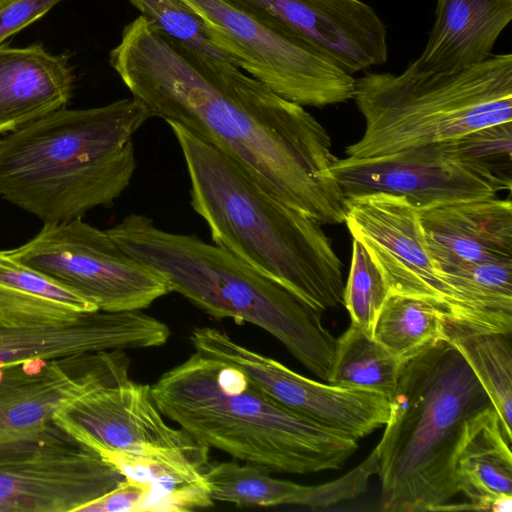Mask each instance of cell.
<instances>
[{
  "label": "cell",
  "instance_id": "obj_10",
  "mask_svg": "<svg viewBox=\"0 0 512 512\" xmlns=\"http://www.w3.org/2000/svg\"><path fill=\"white\" fill-rule=\"evenodd\" d=\"M345 224L381 271L390 293L427 301L443 315L449 339L493 332L443 280L428 250L418 209L385 193L346 198Z\"/></svg>",
  "mask_w": 512,
  "mask_h": 512
},
{
  "label": "cell",
  "instance_id": "obj_21",
  "mask_svg": "<svg viewBox=\"0 0 512 512\" xmlns=\"http://www.w3.org/2000/svg\"><path fill=\"white\" fill-rule=\"evenodd\" d=\"M98 311L73 290L0 250V323L6 326L57 327Z\"/></svg>",
  "mask_w": 512,
  "mask_h": 512
},
{
  "label": "cell",
  "instance_id": "obj_30",
  "mask_svg": "<svg viewBox=\"0 0 512 512\" xmlns=\"http://www.w3.org/2000/svg\"><path fill=\"white\" fill-rule=\"evenodd\" d=\"M142 486L144 494L139 512H190L214 504L204 479L191 481L165 476Z\"/></svg>",
  "mask_w": 512,
  "mask_h": 512
},
{
  "label": "cell",
  "instance_id": "obj_5",
  "mask_svg": "<svg viewBox=\"0 0 512 512\" xmlns=\"http://www.w3.org/2000/svg\"><path fill=\"white\" fill-rule=\"evenodd\" d=\"M377 444L380 510L447 511L458 494L455 465L468 424L492 406L450 341L402 364Z\"/></svg>",
  "mask_w": 512,
  "mask_h": 512
},
{
  "label": "cell",
  "instance_id": "obj_31",
  "mask_svg": "<svg viewBox=\"0 0 512 512\" xmlns=\"http://www.w3.org/2000/svg\"><path fill=\"white\" fill-rule=\"evenodd\" d=\"M62 0H16L0 9V44Z\"/></svg>",
  "mask_w": 512,
  "mask_h": 512
},
{
  "label": "cell",
  "instance_id": "obj_14",
  "mask_svg": "<svg viewBox=\"0 0 512 512\" xmlns=\"http://www.w3.org/2000/svg\"><path fill=\"white\" fill-rule=\"evenodd\" d=\"M124 479L56 427L31 449L0 462V512H80Z\"/></svg>",
  "mask_w": 512,
  "mask_h": 512
},
{
  "label": "cell",
  "instance_id": "obj_28",
  "mask_svg": "<svg viewBox=\"0 0 512 512\" xmlns=\"http://www.w3.org/2000/svg\"><path fill=\"white\" fill-rule=\"evenodd\" d=\"M389 294V287L378 266L364 246L353 239L350 270L343 290V304L351 323L374 338L378 315Z\"/></svg>",
  "mask_w": 512,
  "mask_h": 512
},
{
  "label": "cell",
  "instance_id": "obj_12",
  "mask_svg": "<svg viewBox=\"0 0 512 512\" xmlns=\"http://www.w3.org/2000/svg\"><path fill=\"white\" fill-rule=\"evenodd\" d=\"M53 424L94 451L110 450L209 463V448L170 426L157 407L151 385L129 375L103 382L63 405Z\"/></svg>",
  "mask_w": 512,
  "mask_h": 512
},
{
  "label": "cell",
  "instance_id": "obj_17",
  "mask_svg": "<svg viewBox=\"0 0 512 512\" xmlns=\"http://www.w3.org/2000/svg\"><path fill=\"white\" fill-rule=\"evenodd\" d=\"M168 325L141 310L94 311L57 327L19 328L0 323V365L50 360L112 349L164 345Z\"/></svg>",
  "mask_w": 512,
  "mask_h": 512
},
{
  "label": "cell",
  "instance_id": "obj_26",
  "mask_svg": "<svg viewBox=\"0 0 512 512\" xmlns=\"http://www.w3.org/2000/svg\"><path fill=\"white\" fill-rule=\"evenodd\" d=\"M449 341L457 348L480 382L499 417L504 435L511 444V333H476Z\"/></svg>",
  "mask_w": 512,
  "mask_h": 512
},
{
  "label": "cell",
  "instance_id": "obj_22",
  "mask_svg": "<svg viewBox=\"0 0 512 512\" xmlns=\"http://www.w3.org/2000/svg\"><path fill=\"white\" fill-rule=\"evenodd\" d=\"M510 448L492 406L470 421L455 465L457 487L469 500L468 510L493 511L497 500L512 496Z\"/></svg>",
  "mask_w": 512,
  "mask_h": 512
},
{
  "label": "cell",
  "instance_id": "obj_23",
  "mask_svg": "<svg viewBox=\"0 0 512 512\" xmlns=\"http://www.w3.org/2000/svg\"><path fill=\"white\" fill-rule=\"evenodd\" d=\"M374 339L401 363L440 341H449L448 325L431 303L390 293L378 315Z\"/></svg>",
  "mask_w": 512,
  "mask_h": 512
},
{
  "label": "cell",
  "instance_id": "obj_2",
  "mask_svg": "<svg viewBox=\"0 0 512 512\" xmlns=\"http://www.w3.org/2000/svg\"><path fill=\"white\" fill-rule=\"evenodd\" d=\"M190 204L214 244L280 284L312 309L343 303L342 263L321 223L265 192L229 156L175 121Z\"/></svg>",
  "mask_w": 512,
  "mask_h": 512
},
{
  "label": "cell",
  "instance_id": "obj_20",
  "mask_svg": "<svg viewBox=\"0 0 512 512\" xmlns=\"http://www.w3.org/2000/svg\"><path fill=\"white\" fill-rule=\"evenodd\" d=\"M512 19V0H436L427 43L414 60L424 70L456 72L477 65Z\"/></svg>",
  "mask_w": 512,
  "mask_h": 512
},
{
  "label": "cell",
  "instance_id": "obj_1",
  "mask_svg": "<svg viewBox=\"0 0 512 512\" xmlns=\"http://www.w3.org/2000/svg\"><path fill=\"white\" fill-rule=\"evenodd\" d=\"M110 65L151 117L175 121L234 160L270 196L321 224L345 220L327 130L234 63L179 45L142 16Z\"/></svg>",
  "mask_w": 512,
  "mask_h": 512
},
{
  "label": "cell",
  "instance_id": "obj_4",
  "mask_svg": "<svg viewBox=\"0 0 512 512\" xmlns=\"http://www.w3.org/2000/svg\"><path fill=\"white\" fill-rule=\"evenodd\" d=\"M165 418L197 442L271 471L339 470L358 440L310 420L256 386L233 365L197 351L151 385Z\"/></svg>",
  "mask_w": 512,
  "mask_h": 512
},
{
  "label": "cell",
  "instance_id": "obj_8",
  "mask_svg": "<svg viewBox=\"0 0 512 512\" xmlns=\"http://www.w3.org/2000/svg\"><path fill=\"white\" fill-rule=\"evenodd\" d=\"M212 44L279 96L324 107L354 97L355 78L309 43L283 35L226 0H183Z\"/></svg>",
  "mask_w": 512,
  "mask_h": 512
},
{
  "label": "cell",
  "instance_id": "obj_6",
  "mask_svg": "<svg viewBox=\"0 0 512 512\" xmlns=\"http://www.w3.org/2000/svg\"><path fill=\"white\" fill-rule=\"evenodd\" d=\"M106 231L126 254L162 274L171 292L217 320L258 326L328 381L336 338L320 312L286 288L228 250L196 235L163 230L142 214H129Z\"/></svg>",
  "mask_w": 512,
  "mask_h": 512
},
{
  "label": "cell",
  "instance_id": "obj_13",
  "mask_svg": "<svg viewBox=\"0 0 512 512\" xmlns=\"http://www.w3.org/2000/svg\"><path fill=\"white\" fill-rule=\"evenodd\" d=\"M189 341L195 351L241 370L254 386L294 412L357 440L388 421L390 402L382 394L309 379L214 327H194Z\"/></svg>",
  "mask_w": 512,
  "mask_h": 512
},
{
  "label": "cell",
  "instance_id": "obj_7",
  "mask_svg": "<svg viewBox=\"0 0 512 512\" xmlns=\"http://www.w3.org/2000/svg\"><path fill=\"white\" fill-rule=\"evenodd\" d=\"M365 121L348 157L366 158L458 138L512 121V55H491L456 72L411 62L400 74L370 72L355 79L354 97Z\"/></svg>",
  "mask_w": 512,
  "mask_h": 512
},
{
  "label": "cell",
  "instance_id": "obj_25",
  "mask_svg": "<svg viewBox=\"0 0 512 512\" xmlns=\"http://www.w3.org/2000/svg\"><path fill=\"white\" fill-rule=\"evenodd\" d=\"M402 364L373 337L350 323L336 339L327 383L369 390L389 399L396 387Z\"/></svg>",
  "mask_w": 512,
  "mask_h": 512
},
{
  "label": "cell",
  "instance_id": "obj_33",
  "mask_svg": "<svg viewBox=\"0 0 512 512\" xmlns=\"http://www.w3.org/2000/svg\"><path fill=\"white\" fill-rule=\"evenodd\" d=\"M16 0H0V9Z\"/></svg>",
  "mask_w": 512,
  "mask_h": 512
},
{
  "label": "cell",
  "instance_id": "obj_18",
  "mask_svg": "<svg viewBox=\"0 0 512 512\" xmlns=\"http://www.w3.org/2000/svg\"><path fill=\"white\" fill-rule=\"evenodd\" d=\"M433 262L441 274L484 259H512V204L496 197L418 209Z\"/></svg>",
  "mask_w": 512,
  "mask_h": 512
},
{
  "label": "cell",
  "instance_id": "obj_32",
  "mask_svg": "<svg viewBox=\"0 0 512 512\" xmlns=\"http://www.w3.org/2000/svg\"><path fill=\"white\" fill-rule=\"evenodd\" d=\"M144 487L126 479L114 489L84 506L80 512H139Z\"/></svg>",
  "mask_w": 512,
  "mask_h": 512
},
{
  "label": "cell",
  "instance_id": "obj_16",
  "mask_svg": "<svg viewBox=\"0 0 512 512\" xmlns=\"http://www.w3.org/2000/svg\"><path fill=\"white\" fill-rule=\"evenodd\" d=\"M269 28L299 38L349 74L388 58L386 25L361 0H226Z\"/></svg>",
  "mask_w": 512,
  "mask_h": 512
},
{
  "label": "cell",
  "instance_id": "obj_11",
  "mask_svg": "<svg viewBox=\"0 0 512 512\" xmlns=\"http://www.w3.org/2000/svg\"><path fill=\"white\" fill-rule=\"evenodd\" d=\"M124 349L0 365V462L27 451L56 426V412L87 390L129 374Z\"/></svg>",
  "mask_w": 512,
  "mask_h": 512
},
{
  "label": "cell",
  "instance_id": "obj_9",
  "mask_svg": "<svg viewBox=\"0 0 512 512\" xmlns=\"http://www.w3.org/2000/svg\"><path fill=\"white\" fill-rule=\"evenodd\" d=\"M7 252L104 312L142 310L171 292L162 274L82 218L44 223L32 239Z\"/></svg>",
  "mask_w": 512,
  "mask_h": 512
},
{
  "label": "cell",
  "instance_id": "obj_15",
  "mask_svg": "<svg viewBox=\"0 0 512 512\" xmlns=\"http://www.w3.org/2000/svg\"><path fill=\"white\" fill-rule=\"evenodd\" d=\"M330 169L345 198L385 193L403 196L417 209L498 194L456 158L449 141L376 157L337 158Z\"/></svg>",
  "mask_w": 512,
  "mask_h": 512
},
{
  "label": "cell",
  "instance_id": "obj_19",
  "mask_svg": "<svg viewBox=\"0 0 512 512\" xmlns=\"http://www.w3.org/2000/svg\"><path fill=\"white\" fill-rule=\"evenodd\" d=\"M73 81L64 55H53L39 44H0V135L65 107Z\"/></svg>",
  "mask_w": 512,
  "mask_h": 512
},
{
  "label": "cell",
  "instance_id": "obj_3",
  "mask_svg": "<svg viewBox=\"0 0 512 512\" xmlns=\"http://www.w3.org/2000/svg\"><path fill=\"white\" fill-rule=\"evenodd\" d=\"M152 118L139 100L55 110L0 139V197L43 223L82 218L130 185L132 137Z\"/></svg>",
  "mask_w": 512,
  "mask_h": 512
},
{
  "label": "cell",
  "instance_id": "obj_29",
  "mask_svg": "<svg viewBox=\"0 0 512 512\" xmlns=\"http://www.w3.org/2000/svg\"><path fill=\"white\" fill-rule=\"evenodd\" d=\"M128 1L169 40L204 55L230 61L212 44L203 22L183 0Z\"/></svg>",
  "mask_w": 512,
  "mask_h": 512
},
{
  "label": "cell",
  "instance_id": "obj_27",
  "mask_svg": "<svg viewBox=\"0 0 512 512\" xmlns=\"http://www.w3.org/2000/svg\"><path fill=\"white\" fill-rule=\"evenodd\" d=\"M456 158L497 192L512 187V121L449 140Z\"/></svg>",
  "mask_w": 512,
  "mask_h": 512
},
{
  "label": "cell",
  "instance_id": "obj_24",
  "mask_svg": "<svg viewBox=\"0 0 512 512\" xmlns=\"http://www.w3.org/2000/svg\"><path fill=\"white\" fill-rule=\"evenodd\" d=\"M440 275L493 332H512V259L468 262Z\"/></svg>",
  "mask_w": 512,
  "mask_h": 512
}]
</instances>
